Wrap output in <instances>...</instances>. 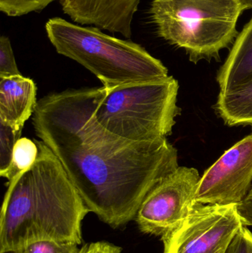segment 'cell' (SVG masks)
<instances>
[{"instance_id": "6da1fadb", "label": "cell", "mask_w": 252, "mask_h": 253, "mask_svg": "<svg viewBox=\"0 0 252 253\" xmlns=\"http://www.w3.org/2000/svg\"><path fill=\"white\" fill-rule=\"evenodd\" d=\"M105 87L68 89L37 102L36 135L59 159L90 212L116 229L136 218L148 193L179 168L167 138L126 139L98 121Z\"/></svg>"}, {"instance_id": "7a4b0ae2", "label": "cell", "mask_w": 252, "mask_h": 253, "mask_svg": "<svg viewBox=\"0 0 252 253\" xmlns=\"http://www.w3.org/2000/svg\"><path fill=\"white\" fill-rule=\"evenodd\" d=\"M36 161L8 181L0 215V253L41 240L81 245L88 212L62 164L40 140Z\"/></svg>"}, {"instance_id": "3957f363", "label": "cell", "mask_w": 252, "mask_h": 253, "mask_svg": "<svg viewBox=\"0 0 252 253\" xmlns=\"http://www.w3.org/2000/svg\"><path fill=\"white\" fill-rule=\"evenodd\" d=\"M45 30L58 53L82 65L106 88L169 77L164 64L141 44L108 35L96 27L55 17L47 21Z\"/></svg>"}, {"instance_id": "277c9868", "label": "cell", "mask_w": 252, "mask_h": 253, "mask_svg": "<svg viewBox=\"0 0 252 253\" xmlns=\"http://www.w3.org/2000/svg\"><path fill=\"white\" fill-rule=\"evenodd\" d=\"M247 0H153L150 13L158 35L183 49L194 63L217 59L233 44Z\"/></svg>"}, {"instance_id": "5b68a950", "label": "cell", "mask_w": 252, "mask_h": 253, "mask_svg": "<svg viewBox=\"0 0 252 253\" xmlns=\"http://www.w3.org/2000/svg\"><path fill=\"white\" fill-rule=\"evenodd\" d=\"M179 84L164 80L123 84L106 89L96 108L101 125L126 139L151 141L170 135L180 112Z\"/></svg>"}, {"instance_id": "8992f818", "label": "cell", "mask_w": 252, "mask_h": 253, "mask_svg": "<svg viewBox=\"0 0 252 253\" xmlns=\"http://www.w3.org/2000/svg\"><path fill=\"white\" fill-rule=\"evenodd\" d=\"M238 205H196L176 229L162 236L164 253H225L245 225Z\"/></svg>"}, {"instance_id": "52a82bcc", "label": "cell", "mask_w": 252, "mask_h": 253, "mask_svg": "<svg viewBox=\"0 0 252 253\" xmlns=\"http://www.w3.org/2000/svg\"><path fill=\"white\" fill-rule=\"evenodd\" d=\"M201 177L195 168L179 167L160 181L144 199L136 220L146 234L165 236L181 224L197 204L195 196Z\"/></svg>"}, {"instance_id": "ba28073f", "label": "cell", "mask_w": 252, "mask_h": 253, "mask_svg": "<svg viewBox=\"0 0 252 253\" xmlns=\"http://www.w3.org/2000/svg\"><path fill=\"white\" fill-rule=\"evenodd\" d=\"M252 134L226 150L201 177L197 205H239L251 190Z\"/></svg>"}, {"instance_id": "9c48e42d", "label": "cell", "mask_w": 252, "mask_h": 253, "mask_svg": "<svg viewBox=\"0 0 252 253\" xmlns=\"http://www.w3.org/2000/svg\"><path fill=\"white\" fill-rule=\"evenodd\" d=\"M62 10L75 23L132 37V23L140 0H60Z\"/></svg>"}, {"instance_id": "30bf717a", "label": "cell", "mask_w": 252, "mask_h": 253, "mask_svg": "<svg viewBox=\"0 0 252 253\" xmlns=\"http://www.w3.org/2000/svg\"><path fill=\"white\" fill-rule=\"evenodd\" d=\"M36 93L31 79L22 75L0 78V123L23 129L35 111Z\"/></svg>"}, {"instance_id": "8fae6325", "label": "cell", "mask_w": 252, "mask_h": 253, "mask_svg": "<svg viewBox=\"0 0 252 253\" xmlns=\"http://www.w3.org/2000/svg\"><path fill=\"white\" fill-rule=\"evenodd\" d=\"M252 80V17L232 44L217 76L220 91H227Z\"/></svg>"}, {"instance_id": "7c38bea8", "label": "cell", "mask_w": 252, "mask_h": 253, "mask_svg": "<svg viewBox=\"0 0 252 253\" xmlns=\"http://www.w3.org/2000/svg\"><path fill=\"white\" fill-rule=\"evenodd\" d=\"M216 109L227 126H252V80L232 90L220 91Z\"/></svg>"}, {"instance_id": "4fadbf2b", "label": "cell", "mask_w": 252, "mask_h": 253, "mask_svg": "<svg viewBox=\"0 0 252 253\" xmlns=\"http://www.w3.org/2000/svg\"><path fill=\"white\" fill-rule=\"evenodd\" d=\"M38 155V147L35 139L21 137L14 146L11 165L6 179L11 181L34 165Z\"/></svg>"}, {"instance_id": "5bb4252c", "label": "cell", "mask_w": 252, "mask_h": 253, "mask_svg": "<svg viewBox=\"0 0 252 253\" xmlns=\"http://www.w3.org/2000/svg\"><path fill=\"white\" fill-rule=\"evenodd\" d=\"M22 129H14L0 123V175L6 178L11 165L13 149L21 138Z\"/></svg>"}, {"instance_id": "9a60e30c", "label": "cell", "mask_w": 252, "mask_h": 253, "mask_svg": "<svg viewBox=\"0 0 252 253\" xmlns=\"http://www.w3.org/2000/svg\"><path fill=\"white\" fill-rule=\"evenodd\" d=\"M81 251L76 244L41 240L28 244L9 253H80Z\"/></svg>"}, {"instance_id": "2e32d148", "label": "cell", "mask_w": 252, "mask_h": 253, "mask_svg": "<svg viewBox=\"0 0 252 253\" xmlns=\"http://www.w3.org/2000/svg\"><path fill=\"white\" fill-rule=\"evenodd\" d=\"M56 0H0V10L8 16H23L43 10Z\"/></svg>"}, {"instance_id": "e0dca14e", "label": "cell", "mask_w": 252, "mask_h": 253, "mask_svg": "<svg viewBox=\"0 0 252 253\" xmlns=\"http://www.w3.org/2000/svg\"><path fill=\"white\" fill-rule=\"evenodd\" d=\"M22 75L19 71L8 37L0 38V78Z\"/></svg>"}, {"instance_id": "ac0fdd59", "label": "cell", "mask_w": 252, "mask_h": 253, "mask_svg": "<svg viewBox=\"0 0 252 253\" xmlns=\"http://www.w3.org/2000/svg\"><path fill=\"white\" fill-rule=\"evenodd\" d=\"M225 253H252V233L247 226L240 229Z\"/></svg>"}, {"instance_id": "d6986e66", "label": "cell", "mask_w": 252, "mask_h": 253, "mask_svg": "<svg viewBox=\"0 0 252 253\" xmlns=\"http://www.w3.org/2000/svg\"><path fill=\"white\" fill-rule=\"evenodd\" d=\"M121 248L108 242H99L86 245L80 253H121Z\"/></svg>"}, {"instance_id": "ffe728a7", "label": "cell", "mask_w": 252, "mask_h": 253, "mask_svg": "<svg viewBox=\"0 0 252 253\" xmlns=\"http://www.w3.org/2000/svg\"><path fill=\"white\" fill-rule=\"evenodd\" d=\"M246 226H252V187L242 203L238 206Z\"/></svg>"}, {"instance_id": "44dd1931", "label": "cell", "mask_w": 252, "mask_h": 253, "mask_svg": "<svg viewBox=\"0 0 252 253\" xmlns=\"http://www.w3.org/2000/svg\"><path fill=\"white\" fill-rule=\"evenodd\" d=\"M249 6V10H252V0H247Z\"/></svg>"}]
</instances>
